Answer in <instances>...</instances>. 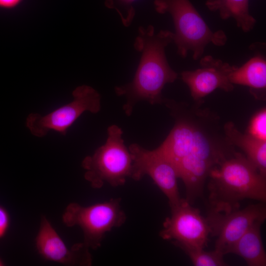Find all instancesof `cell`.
<instances>
[{"label":"cell","mask_w":266,"mask_h":266,"mask_svg":"<svg viewBox=\"0 0 266 266\" xmlns=\"http://www.w3.org/2000/svg\"><path fill=\"white\" fill-rule=\"evenodd\" d=\"M174 125L157 148L174 166L193 204L210 171L238 151L226 135L220 116L201 105L165 98Z\"/></svg>","instance_id":"6da1fadb"},{"label":"cell","mask_w":266,"mask_h":266,"mask_svg":"<svg viewBox=\"0 0 266 266\" xmlns=\"http://www.w3.org/2000/svg\"><path fill=\"white\" fill-rule=\"evenodd\" d=\"M172 40L173 33L169 31L156 33L152 25L139 28L134 47L141 57L134 77L131 82L114 89L117 96L126 98L123 109L127 116L132 115L139 101H146L152 105L164 104L165 98L162 92L164 86L178 77L165 53L166 47Z\"/></svg>","instance_id":"7a4b0ae2"},{"label":"cell","mask_w":266,"mask_h":266,"mask_svg":"<svg viewBox=\"0 0 266 266\" xmlns=\"http://www.w3.org/2000/svg\"><path fill=\"white\" fill-rule=\"evenodd\" d=\"M207 179L210 211L230 212L247 199L266 202V177L239 152L214 167Z\"/></svg>","instance_id":"3957f363"},{"label":"cell","mask_w":266,"mask_h":266,"mask_svg":"<svg viewBox=\"0 0 266 266\" xmlns=\"http://www.w3.org/2000/svg\"><path fill=\"white\" fill-rule=\"evenodd\" d=\"M154 4L157 12L171 15L175 28L172 42L182 57L186 58L191 51L193 59L197 60L201 57L208 44L222 46L226 43L224 32H213L189 0H155Z\"/></svg>","instance_id":"277c9868"},{"label":"cell","mask_w":266,"mask_h":266,"mask_svg":"<svg viewBox=\"0 0 266 266\" xmlns=\"http://www.w3.org/2000/svg\"><path fill=\"white\" fill-rule=\"evenodd\" d=\"M107 131L104 144L93 155L85 157L81 164L86 170L85 179L95 189L101 188L105 184L112 187L123 186L132 175L133 159L122 137V129L112 125Z\"/></svg>","instance_id":"5b68a950"},{"label":"cell","mask_w":266,"mask_h":266,"mask_svg":"<svg viewBox=\"0 0 266 266\" xmlns=\"http://www.w3.org/2000/svg\"><path fill=\"white\" fill-rule=\"evenodd\" d=\"M121 202V198H112L87 206L70 203L63 214V221L67 227L79 226L83 233V243L89 249H97L106 233L125 223L127 216Z\"/></svg>","instance_id":"8992f818"},{"label":"cell","mask_w":266,"mask_h":266,"mask_svg":"<svg viewBox=\"0 0 266 266\" xmlns=\"http://www.w3.org/2000/svg\"><path fill=\"white\" fill-rule=\"evenodd\" d=\"M70 102L42 116L31 113L26 119V126L33 135L42 137L51 130L65 135L67 129L85 111L98 113L101 108V96L88 85L76 87Z\"/></svg>","instance_id":"52a82bcc"},{"label":"cell","mask_w":266,"mask_h":266,"mask_svg":"<svg viewBox=\"0 0 266 266\" xmlns=\"http://www.w3.org/2000/svg\"><path fill=\"white\" fill-rule=\"evenodd\" d=\"M160 232V237L180 248L204 249L207 245L210 229L206 217L185 199L170 207Z\"/></svg>","instance_id":"ba28073f"},{"label":"cell","mask_w":266,"mask_h":266,"mask_svg":"<svg viewBox=\"0 0 266 266\" xmlns=\"http://www.w3.org/2000/svg\"><path fill=\"white\" fill-rule=\"evenodd\" d=\"M133 159L131 178L139 181L148 175L168 199L170 207L179 203L177 179L175 167L157 148L147 149L137 143L129 147Z\"/></svg>","instance_id":"9c48e42d"},{"label":"cell","mask_w":266,"mask_h":266,"mask_svg":"<svg viewBox=\"0 0 266 266\" xmlns=\"http://www.w3.org/2000/svg\"><path fill=\"white\" fill-rule=\"evenodd\" d=\"M265 202H260L228 213L209 211L206 217L210 235L216 237L215 250L224 255L256 221L266 218Z\"/></svg>","instance_id":"30bf717a"},{"label":"cell","mask_w":266,"mask_h":266,"mask_svg":"<svg viewBox=\"0 0 266 266\" xmlns=\"http://www.w3.org/2000/svg\"><path fill=\"white\" fill-rule=\"evenodd\" d=\"M200 65L198 69L181 73V79L188 86L195 103L202 105L204 98L217 89L227 92L233 90L229 76L235 66L209 55L201 59Z\"/></svg>","instance_id":"8fae6325"},{"label":"cell","mask_w":266,"mask_h":266,"mask_svg":"<svg viewBox=\"0 0 266 266\" xmlns=\"http://www.w3.org/2000/svg\"><path fill=\"white\" fill-rule=\"evenodd\" d=\"M35 245L46 260L69 266H89L92 264L89 248L83 242L69 248L44 216L41 218Z\"/></svg>","instance_id":"7c38bea8"},{"label":"cell","mask_w":266,"mask_h":266,"mask_svg":"<svg viewBox=\"0 0 266 266\" xmlns=\"http://www.w3.org/2000/svg\"><path fill=\"white\" fill-rule=\"evenodd\" d=\"M254 55L240 67H235L229 76L230 82L248 86L256 98L264 99L266 89L265 44L255 42L251 45Z\"/></svg>","instance_id":"4fadbf2b"},{"label":"cell","mask_w":266,"mask_h":266,"mask_svg":"<svg viewBox=\"0 0 266 266\" xmlns=\"http://www.w3.org/2000/svg\"><path fill=\"white\" fill-rule=\"evenodd\" d=\"M265 220L255 222L230 247L228 254L241 257L249 266H266V254L261 233V227Z\"/></svg>","instance_id":"5bb4252c"},{"label":"cell","mask_w":266,"mask_h":266,"mask_svg":"<svg viewBox=\"0 0 266 266\" xmlns=\"http://www.w3.org/2000/svg\"><path fill=\"white\" fill-rule=\"evenodd\" d=\"M223 128L229 140L241 149L259 172L266 177V141L241 133L232 121L224 124Z\"/></svg>","instance_id":"9a60e30c"},{"label":"cell","mask_w":266,"mask_h":266,"mask_svg":"<svg viewBox=\"0 0 266 266\" xmlns=\"http://www.w3.org/2000/svg\"><path fill=\"white\" fill-rule=\"evenodd\" d=\"M249 0H207L205 5L209 10L218 11L224 19L232 18L236 26L244 32L252 30L256 19L250 14L249 10Z\"/></svg>","instance_id":"2e32d148"},{"label":"cell","mask_w":266,"mask_h":266,"mask_svg":"<svg viewBox=\"0 0 266 266\" xmlns=\"http://www.w3.org/2000/svg\"><path fill=\"white\" fill-rule=\"evenodd\" d=\"M190 258L195 266H225L228 265L224 261V256L214 250L205 251L204 249L184 248L182 249Z\"/></svg>","instance_id":"e0dca14e"},{"label":"cell","mask_w":266,"mask_h":266,"mask_svg":"<svg viewBox=\"0 0 266 266\" xmlns=\"http://www.w3.org/2000/svg\"><path fill=\"white\" fill-rule=\"evenodd\" d=\"M136 0H106L105 5L108 8L115 9L119 14L125 26L131 25L135 15V9L133 3Z\"/></svg>","instance_id":"ac0fdd59"},{"label":"cell","mask_w":266,"mask_h":266,"mask_svg":"<svg viewBox=\"0 0 266 266\" xmlns=\"http://www.w3.org/2000/svg\"><path fill=\"white\" fill-rule=\"evenodd\" d=\"M247 133L257 139L266 141V110L265 108L257 112L251 119Z\"/></svg>","instance_id":"d6986e66"},{"label":"cell","mask_w":266,"mask_h":266,"mask_svg":"<svg viewBox=\"0 0 266 266\" xmlns=\"http://www.w3.org/2000/svg\"><path fill=\"white\" fill-rule=\"evenodd\" d=\"M10 223V218L7 211L0 205V238L6 233Z\"/></svg>","instance_id":"ffe728a7"},{"label":"cell","mask_w":266,"mask_h":266,"mask_svg":"<svg viewBox=\"0 0 266 266\" xmlns=\"http://www.w3.org/2000/svg\"><path fill=\"white\" fill-rule=\"evenodd\" d=\"M23 0H0V7L12 8L18 5Z\"/></svg>","instance_id":"44dd1931"},{"label":"cell","mask_w":266,"mask_h":266,"mask_svg":"<svg viewBox=\"0 0 266 266\" xmlns=\"http://www.w3.org/2000/svg\"><path fill=\"white\" fill-rule=\"evenodd\" d=\"M2 265H3V263H2V261L0 260V266H2Z\"/></svg>","instance_id":"7402d4cb"}]
</instances>
